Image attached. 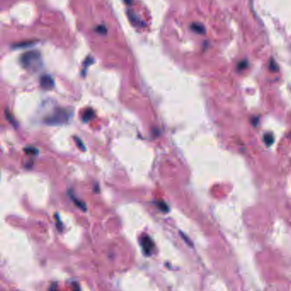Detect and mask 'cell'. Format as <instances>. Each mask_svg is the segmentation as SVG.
<instances>
[{
	"label": "cell",
	"instance_id": "6da1fadb",
	"mask_svg": "<svg viewBox=\"0 0 291 291\" xmlns=\"http://www.w3.org/2000/svg\"><path fill=\"white\" fill-rule=\"evenodd\" d=\"M21 62L25 68L37 71L41 66L40 54L37 51H30L25 53L21 58Z\"/></svg>",
	"mask_w": 291,
	"mask_h": 291
},
{
	"label": "cell",
	"instance_id": "7a4b0ae2",
	"mask_svg": "<svg viewBox=\"0 0 291 291\" xmlns=\"http://www.w3.org/2000/svg\"><path fill=\"white\" fill-rule=\"evenodd\" d=\"M71 115V111L67 109H58L52 115L46 117L44 119V122L50 125H62L69 122Z\"/></svg>",
	"mask_w": 291,
	"mask_h": 291
},
{
	"label": "cell",
	"instance_id": "3957f363",
	"mask_svg": "<svg viewBox=\"0 0 291 291\" xmlns=\"http://www.w3.org/2000/svg\"><path fill=\"white\" fill-rule=\"evenodd\" d=\"M54 80L49 75H44L40 79V86L44 90H51L54 87Z\"/></svg>",
	"mask_w": 291,
	"mask_h": 291
},
{
	"label": "cell",
	"instance_id": "277c9868",
	"mask_svg": "<svg viewBox=\"0 0 291 291\" xmlns=\"http://www.w3.org/2000/svg\"><path fill=\"white\" fill-rule=\"evenodd\" d=\"M142 246H143V249L144 250V253L149 254L152 252V249H153V242L147 236L143 237V238H142Z\"/></svg>",
	"mask_w": 291,
	"mask_h": 291
},
{
	"label": "cell",
	"instance_id": "5b68a950",
	"mask_svg": "<svg viewBox=\"0 0 291 291\" xmlns=\"http://www.w3.org/2000/svg\"><path fill=\"white\" fill-rule=\"evenodd\" d=\"M191 28L194 32H196V33H200V34H203V33H205V32H206L204 27L202 25H201V24H199V23H193L191 25Z\"/></svg>",
	"mask_w": 291,
	"mask_h": 291
},
{
	"label": "cell",
	"instance_id": "8992f818",
	"mask_svg": "<svg viewBox=\"0 0 291 291\" xmlns=\"http://www.w3.org/2000/svg\"><path fill=\"white\" fill-rule=\"evenodd\" d=\"M93 116H94L93 111L92 110H87V111H85L83 113V115H82V120L84 122H88L89 120H90L93 117Z\"/></svg>",
	"mask_w": 291,
	"mask_h": 291
},
{
	"label": "cell",
	"instance_id": "52a82bcc",
	"mask_svg": "<svg viewBox=\"0 0 291 291\" xmlns=\"http://www.w3.org/2000/svg\"><path fill=\"white\" fill-rule=\"evenodd\" d=\"M264 141L267 146H271V144L274 141V137H273L272 134H271V133L265 134L264 135Z\"/></svg>",
	"mask_w": 291,
	"mask_h": 291
},
{
	"label": "cell",
	"instance_id": "ba28073f",
	"mask_svg": "<svg viewBox=\"0 0 291 291\" xmlns=\"http://www.w3.org/2000/svg\"><path fill=\"white\" fill-rule=\"evenodd\" d=\"M156 204H157V207H158L159 209H161L162 212L167 213V212L169 211V208H168V206L167 205V203H164V202L159 201L156 203Z\"/></svg>",
	"mask_w": 291,
	"mask_h": 291
},
{
	"label": "cell",
	"instance_id": "9c48e42d",
	"mask_svg": "<svg viewBox=\"0 0 291 291\" xmlns=\"http://www.w3.org/2000/svg\"><path fill=\"white\" fill-rule=\"evenodd\" d=\"M71 198L73 199V201L74 202V203H75L77 206L79 207V209H81L82 210H85V209H86V207H85V203H83V202H79L76 197H74L72 196V195H71Z\"/></svg>",
	"mask_w": 291,
	"mask_h": 291
},
{
	"label": "cell",
	"instance_id": "30bf717a",
	"mask_svg": "<svg viewBox=\"0 0 291 291\" xmlns=\"http://www.w3.org/2000/svg\"><path fill=\"white\" fill-rule=\"evenodd\" d=\"M74 141H75L76 144L78 145V147H79V148L81 149V150H84V151H85V146H84V143L82 142V141H80L78 137H75L74 138Z\"/></svg>",
	"mask_w": 291,
	"mask_h": 291
},
{
	"label": "cell",
	"instance_id": "8fae6325",
	"mask_svg": "<svg viewBox=\"0 0 291 291\" xmlns=\"http://www.w3.org/2000/svg\"><path fill=\"white\" fill-rule=\"evenodd\" d=\"M25 151L27 154H32V155H34L38 153L37 149L34 148V147H27L25 149Z\"/></svg>",
	"mask_w": 291,
	"mask_h": 291
},
{
	"label": "cell",
	"instance_id": "7c38bea8",
	"mask_svg": "<svg viewBox=\"0 0 291 291\" xmlns=\"http://www.w3.org/2000/svg\"><path fill=\"white\" fill-rule=\"evenodd\" d=\"M96 31L99 32V33H101V34H105L106 32H107V30H106L104 26H100L99 27H97L96 28Z\"/></svg>",
	"mask_w": 291,
	"mask_h": 291
},
{
	"label": "cell",
	"instance_id": "4fadbf2b",
	"mask_svg": "<svg viewBox=\"0 0 291 291\" xmlns=\"http://www.w3.org/2000/svg\"><path fill=\"white\" fill-rule=\"evenodd\" d=\"M248 66V63H247V61H242V62H240L239 63V65H238V68L239 69H244L245 68V67H247Z\"/></svg>",
	"mask_w": 291,
	"mask_h": 291
}]
</instances>
